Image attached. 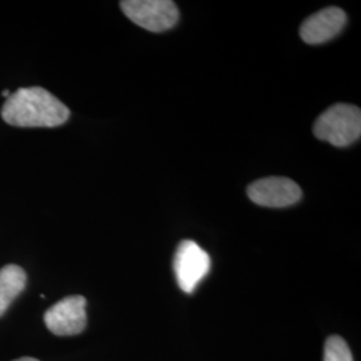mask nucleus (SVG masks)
Returning a JSON list of instances; mask_svg holds the SVG:
<instances>
[{"instance_id":"f257e3e1","label":"nucleus","mask_w":361,"mask_h":361,"mask_svg":"<svg viewBox=\"0 0 361 361\" xmlns=\"http://www.w3.org/2000/svg\"><path fill=\"white\" fill-rule=\"evenodd\" d=\"M3 119L18 128H56L67 122L70 110L63 102L42 87L13 92L1 107Z\"/></svg>"},{"instance_id":"f03ea898","label":"nucleus","mask_w":361,"mask_h":361,"mask_svg":"<svg viewBox=\"0 0 361 361\" xmlns=\"http://www.w3.org/2000/svg\"><path fill=\"white\" fill-rule=\"evenodd\" d=\"M313 133L316 138L336 147H347L360 138V109L353 104H334L317 118Z\"/></svg>"},{"instance_id":"7ed1b4c3","label":"nucleus","mask_w":361,"mask_h":361,"mask_svg":"<svg viewBox=\"0 0 361 361\" xmlns=\"http://www.w3.org/2000/svg\"><path fill=\"white\" fill-rule=\"evenodd\" d=\"M121 8L131 22L152 32H164L177 25L180 11L170 0H123Z\"/></svg>"},{"instance_id":"20e7f679","label":"nucleus","mask_w":361,"mask_h":361,"mask_svg":"<svg viewBox=\"0 0 361 361\" xmlns=\"http://www.w3.org/2000/svg\"><path fill=\"white\" fill-rule=\"evenodd\" d=\"M173 268L180 289L192 293L210 271V257L197 243L183 240L177 247Z\"/></svg>"},{"instance_id":"39448f33","label":"nucleus","mask_w":361,"mask_h":361,"mask_svg":"<svg viewBox=\"0 0 361 361\" xmlns=\"http://www.w3.org/2000/svg\"><path fill=\"white\" fill-rule=\"evenodd\" d=\"M86 305L83 296L65 297L44 313V323L54 335H79L87 324Z\"/></svg>"},{"instance_id":"423d86ee","label":"nucleus","mask_w":361,"mask_h":361,"mask_svg":"<svg viewBox=\"0 0 361 361\" xmlns=\"http://www.w3.org/2000/svg\"><path fill=\"white\" fill-rule=\"evenodd\" d=\"M247 197L259 207H288L301 200L302 190L289 178L267 177L247 186Z\"/></svg>"},{"instance_id":"0eeeda50","label":"nucleus","mask_w":361,"mask_h":361,"mask_svg":"<svg viewBox=\"0 0 361 361\" xmlns=\"http://www.w3.org/2000/svg\"><path fill=\"white\" fill-rule=\"evenodd\" d=\"M345 25V13L338 7H328L302 22L300 37L308 44H322L337 37Z\"/></svg>"},{"instance_id":"6e6552de","label":"nucleus","mask_w":361,"mask_h":361,"mask_svg":"<svg viewBox=\"0 0 361 361\" xmlns=\"http://www.w3.org/2000/svg\"><path fill=\"white\" fill-rule=\"evenodd\" d=\"M26 271L18 265H6L0 269V317L10 308L11 302L26 288Z\"/></svg>"},{"instance_id":"1a4fd4ad","label":"nucleus","mask_w":361,"mask_h":361,"mask_svg":"<svg viewBox=\"0 0 361 361\" xmlns=\"http://www.w3.org/2000/svg\"><path fill=\"white\" fill-rule=\"evenodd\" d=\"M324 361H353L350 349L344 338L340 336H331L325 341Z\"/></svg>"},{"instance_id":"9d476101","label":"nucleus","mask_w":361,"mask_h":361,"mask_svg":"<svg viewBox=\"0 0 361 361\" xmlns=\"http://www.w3.org/2000/svg\"><path fill=\"white\" fill-rule=\"evenodd\" d=\"M13 361H39L38 359H34V357H20V359H16Z\"/></svg>"},{"instance_id":"9b49d317","label":"nucleus","mask_w":361,"mask_h":361,"mask_svg":"<svg viewBox=\"0 0 361 361\" xmlns=\"http://www.w3.org/2000/svg\"><path fill=\"white\" fill-rule=\"evenodd\" d=\"M1 95H3V97H6V98H8V97L11 95V92H10V91L8 90H3V92H1Z\"/></svg>"}]
</instances>
